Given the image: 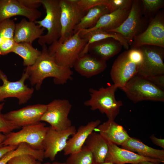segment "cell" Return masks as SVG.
Here are the masks:
<instances>
[{
    "label": "cell",
    "instance_id": "cb8c5ba5",
    "mask_svg": "<svg viewBox=\"0 0 164 164\" xmlns=\"http://www.w3.org/2000/svg\"><path fill=\"white\" fill-rule=\"evenodd\" d=\"M121 148L142 156L159 159L164 162V150L154 149L144 144L140 140L130 137L121 145Z\"/></svg>",
    "mask_w": 164,
    "mask_h": 164
},
{
    "label": "cell",
    "instance_id": "d6a6232c",
    "mask_svg": "<svg viewBox=\"0 0 164 164\" xmlns=\"http://www.w3.org/2000/svg\"><path fill=\"white\" fill-rule=\"evenodd\" d=\"M36 160L33 155L25 154L13 157L6 164H36Z\"/></svg>",
    "mask_w": 164,
    "mask_h": 164
},
{
    "label": "cell",
    "instance_id": "ab89813d",
    "mask_svg": "<svg viewBox=\"0 0 164 164\" xmlns=\"http://www.w3.org/2000/svg\"><path fill=\"white\" fill-rule=\"evenodd\" d=\"M150 138L153 143L164 149V140L161 138H158L154 135L150 136Z\"/></svg>",
    "mask_w": 164,
    "mask_h": 164
},
{
    "label": "cell",
    "instance_id": "2e32d148",
    "mask_svg": "<svg viewBox=\"0 0 164 164\" xmlns=\"http://www.w3.org/2000/svg\"><path fill=\"white\" fill-rule=\"evenodd\" d=\"M41 15L40 11L26 8L19 0H0V23L16 16H24L34 22Z\"/></svg>",
    "mask_w": 164,
    "mask_h": 164
},
{
    "label": "cell",
    "instance_id": "5b68a950",
    "mask_svg": "<svg viewBox=\"0 0 164 164\" xmlns=\"http://www.w3.org/2000/svg\"><path fill=\"white\" fill-rule=\"evenodd\" d=\"M46 9V15L42 20L34 22L41 27L46 29L47 32L38 39V43L42 46L50 45L59 39L61 36V11L58 0H40Z\"/></svg>",
    "mask_w": 164,
    "mask_h": 164
},
{
    "label": "cell",
    "instance_id": "3957f363",
    "mask_svg": "<svg viewBox=\"0 0 164 164\" xmlns=\"http://www.w3.org/2000/svg\"><path fill=\"white\" fill-rule=\"evenodd\" d=\"M118 88L113 84L98 90L90 88V98L85 101L84 104L90 107L92 110H98L105 114L108 119L114 120L123 105L122 101H117L115 98V93Z\"/></svg>",
    "mask_w": 164,
    "mask_h": 164
},
{
    "label": "cell",
    "instance_id": "e575fe53",
    "mask_svg": "<svg viewBox=\"0 0 164 164\" xmlns=\"http://www.w3.org/2000/svg\"><path fill=\"white\" fill-rule=\"evenodd\" d=\"M108 0H77L79 6L84 11L87 12L92 8L102 5H108Z\"/></svg>",
    "mask_w": 164,
    "mask_h": 164
},
{
    "label": "cell",
    "instance_id": "8d00e7d4",
    "mask_svg": "<svg viewBox=\"0 0 164 164\" xmlns=\"http://www.w3.org/2000/svg\"><path fill=\"white\" fill-rule=\"evenodd\" d=\"M154 85L164 91V75L146 77Z\"/></svg>",
    "mask_w": 164,
    "mask_h": 164
},
{
    "label": "cell",
    "instance_id": "f1b7e54d",
    "mask_svg": "<svg viewBox=\"0 0 164 164\" xmlns=\"http://www.w3.org/2000/svg\"><path fill=\"white\" fill-rule=\"evenodd\" d=\"M67 164H94L93 155L84 145L79 151L70 154L66 162Z\"/></svg>",
    "mask_w": 164,
    "mask_h": 164
},
{
    "label": "cell",
    "instance_id": "ffe728a7",
    "mask_svg": "<svg viewBox=\"0 0 164 164\" xmlns=\"http://www.w3.org/2000/svg\"><path fill=\"white\" fill-rule=\"evenodd\" d=\"M130 9H120L103 15L93 27L80 31V36L82 37L88 32L98 29L110 31L118 28L126 18Z\"/></svg>",
    "mask_w": 164,
    "mask_h": 164
},
{
    "label": "cell",
    "instance_id": "277c9868",
    "mask_svg": "<svg viewBox=\"0 0 164 164\" xmlns=\"http://www.w3.org/2000/svg\"><path fill=\"white\" fill-rule=\"evenodd\" d=\"M120 89L134 103L143 101H164V91L154 85L146 77L138 74L130 79Z\"/></svg>",
    "mask_w": 164,
    "mask_h": 164
},
{
    "label": "cell",
    "instance_id": "d590c367",
    "mask_svg": "<svg viewBox=\"0 0 164 164\" xmlns=\"http://www.w3.org/2000/svg\"><path fill=\"white\" fill-rule=\"evenodd\" d=\"M16 43L13 39L1 42L0 43V55H5L13 52Z\"/></svg>",
    "mask_w": 164,
    "mask_h": 164
},
{
    "label": "cell",
    "instance_id": "f546056e",
    "mask_svg": "<svg viewBox=\"0 0 164 164\" xmlns=\"http://www.w3.org/2000/svg\"><path fill=\"white\" fill-rule=\"evenodd\" d=\"M15 23L10 19L0 23V43L6 40L13 39Z\"/></svg>",
    "mask_w": 164,
    "mask_h": 164
},
{
    "label": "cell",
    "instance_id": "4dcf8cb0",
    "mask_svg": "<svg viewBox=\"0 0 164 164\" xmlns=\"http://www.w3.org/2000/svg\"><path fill=\"white\" fill-rule=\"evenodd\" d=\"M141 2L143 12L147 14L153 13L162 8L164 2L163 0H142Z\"/></svg>",
    "mask_w": 164,
    "mask_h": 164
},
{
    "label": "cell",
    "instance_id": "484cf974",
    "mask_svg": "<svg viewBox=\"0 0 164 164\" xmlns=\"http://www.w3.org/2000/svg\"><path fill=\"white\" fill-rule=\"evenodd\" d=\"M109 13L110 12L106 4L100 5L92 8L87 12L76 26L73 33L93 27L101 16Z\"/></svg>",
    "mask_w": 164,
    "mask_h": 164
},
{
    "label": "cell",
    "instance_id": "1f68e13d",
    "mask_svg": "<svg viewBox=\"0 0 164 164\" xmlns=\"http://www.w3.org/2000/svg\"><path fill=\"white\" fill-rule=\"evenodd\" d=\"M133 0H108V6L110 12L118 9L131 8Z\"/></svg>",
    "mask_w": 164,
    "mask_h": 164
},
{
    "label": "cell",
    "instance_id": "f35d334b",
    "mask_svg": "<svg viewBox=\"0 0 164 164\" xmlns=\"http://www.w3.org/2000/svg\"><path fill=\"white\" fill-rule=\"evenodd\" d=\"M18 146H5L0 147V159L7 152L16 149Z\"/></svg>",
    "mask_w": 164,
    "mask_h": 164
},
{
    "label": "cell",
    "instance_id": "6da1fadb",
    "mask_svg": "<svg viewBox=\"0 0 164 164\" xmlns=\"http://www.w3.org/2000/svg\"><path fill=\"white\" fill-rule=\"evenodd\" d=\"M42 46L41 54L35 63L24 70L28 75L31 85L39 90L43 80L47 77H53L56 84H63L72 80L73 73L71 68L57 64L49 53L46 45Z\"/></svg>",
    "mask_w": 164,
    "mask_h": 164
},
{
    "label": "cell",
    "instance_id": "52a82bcc",
    "mask_svg": "<svg viewBox=\"0 0 164 164\" xmlns=\"http://www.w3.org/2000/svg\"><path fill=\"white\" fill-rule=\"evenodd\" d=\"M72 105L65 99H56L47 104L46 109L40 121H45L53 129L58 131L67 129L72 125L68 115Z\"/></svg>",
    "mask_w": 164,
    "mask_h": 164
},
{
    "label": "cell",
    "instance_id": "d6986e66",
    "mask_svg": "<svg viewBox=\"0 0 164 164\" xmlns=\"http://www.w3.org/2000/svg\"><path fill=\"white\" fill-rule=\"evenodd\" d=\"M101 122L100 120H97L80 126L72 137L67 140L63 150L64 155H70L80 151L84 145L89 135L101 124Z\"/></svg>",
    "mask_w": 164,
    "mask_h": 164
},
{
    "label": "cell",
    "instance_id": "b9f144b4",
    "mask_svg": "<svg viewBox=\"0 0 164 164\" xmlns=\"http://www.w3.org/2000/svg\"><path fill=\"white\" fill-rule=\"evenodd\" d=\"M5 138V135L3 133H0V147L3 146L2 143Z\"/></svg>",
    "mask_w": 164,
    "mask_h": 164
},
{
    "label": "cell",
    "instance_id": "d4e9b609",
    "mask_svg": "<svg viewBox=\"0 0 164 164\" xmlns=\"http://www.w3.org/2000/svg\"><path fill=\"white\" fill-rule=\"evenodd\" d=\"M85 144L93 155L94 163H102L105 161L108 152V142L99 133L92 132Z\"/></svg>",
    "mask_w": 164,
    "mask_h": 164
},
{
    "label": "cell",
    "instance_id": "ee69618b",
    "mask_svg": "<svg viewBox=\"0 0 164 164\" xmlns=\"http://www.w3.org/2000/svg\"><path fill=\"white\" fill-rule=\"evenodd\" d=\"M94 164H115L111 162H109L104 161V162H103L102 163H94Z\"/></svg>",
    "mask_w": 164,
    "mask_h": 164
},
{
    "label": "cell",
    "instance_id": "7402d4cb",
    "mask_svg": "<svg viewBox=\"0 0 164 164\" xmlns=\"http://www.w3.org/2000/svg\"><path fill=\"white\" fill-rule=\"evenodd\" d=\"M123 46L117 40L108 38L90 44L87 49L88 53L101 60H108L119 53Z\"/></svg>",
    "mask_w": 164,
    "mask_h": 164
},
{
    "label": "cell",
    "instance_id": "30bf717a",
    "mask_svg": "<svg viewBox=\"0 0 164 164\" xmlns=\"http://www.w3.org/2000/svg\"><path fill=\"white\" fill-rule=\"evenodd\" d=\"M27 72L24 70L21 78L16 81L8 80L7 76L0 69V79L3 84L0 86V102L8 97H16L20 105L26 103L31 97L34 92L32 87L29 88L25 84L28 79Z\"/></svg>",
    "mask_w": 164,
    "mask_h": 164
},
{
    "label": "cell",
    "instance_id": "7c38bea8",
    "mask_svg": "<svg viewBox=\"0 0 164 164\" xmlns=\"http://www.w3.org/2000/svg\"><path fill=\"white\" fill-rule=\"evenodd\" d=\"M140 66L129 58L127 50L121 53L114 61L110 72L114 84L120 89L138 74Z\"/></svg>",
    "mask_w": 164,
    "mask_h": 164
},
{
    "label": "cell",
    "instance_id": "44dd1931",
    "mask_svg": "<svg viewBox=\"0 0 164 164\" xmlns=\"http://www.w3.org/2000/svg\"><path fill=\"white\" fill-rule=\"evenodd\" d=\"M45 29L34 22L23 19L19 22L15 23L13 39L17 43L25 42L32 44L35 39L42 36Z\"/></svg>",
    "mask_w": 164,
    "mask_h": 164
},
{
    "label": "cell",
    "instance_id": "ac0fdd59",
    "mask_svg": "<svg viewBox=\"0 0 164 164\" xmlns=\"http://www.w3.org/2000/svg\"><path fill=\"white\" fill-rule=\"evenodd\" d=\"M107 67L106 61L88 53L80 56L73 67L78 73L87 78L102 73Z\"/></svg>",
    "mask_w": 164,
    "mask_h": 164
},
{
    "label": "cell",
    "instance_id": "9c48e42d",
    "mask_svg": "<svg viewBox=\"0 0 164 164\" xmlns=\"http://www.w3.org/2000/svg\"><path fill=\"white\" fill-rule=\"evenodd\" d=\"M144 45H151L164 48V15L163 11L157 14L150 21L143 32L136 36L131 48Z\"/></svg>",
    "mask_w": 164,
    "mask_h": 164
},
{
    "label": "cell",
    "instance_id": "7a4b0ae2",
    "mask_svg": "<svg viewBox=\"0 0 164 164\" xmlns=\"http://www.w3.org/2000/svg\"><path fill=\"white\" fill-rule=\"evenodd\" d=\"M78 31L63 42L58 40L48 48L49 54L58 65L71 68L80 56L87 41Z\"/></svg>",
    "mask_w": 164,
    "mask_h": 164
},
{
    "label": "cell",
    "instance_id": "836d02e7",
    "mask_svg": "<svg viewBox=\"0 0 164 164\" xmlns=\"http://www.w3.org/2000/svg\"><path fill=\"white\" fill-rule=\"evenodd\" d=\"M4 104V102L0 103V133L6 135L19 128L11 124L4 117L1 112Z\"/></svg>",
    "mask_w": 164,
    "mask_h": 164
},
{
    "label": "cell",
    "instance_id": "603a6c76",
    "mask_svg": "<svg viewBox=\"0 0 164 164\" xmlns=\"http://www.w3.org/2000/svg\"><path fill=\"white\" fill-rule=\"evenodd\" d=\"M99 133L107 141L121 145L131 137L123 127L114 120L108 119L97 127Z\"/></svg>",
    "mask_w": 164,
    "mask_h": 164
},
{
    "label": "cell",
    "instance_id": "60d3db41",
    "mask_svg": "<svg viewBox=\"0 0 164 164\" xmlns=\"http://www.w3.org/2000/svg\"><path fill=\"white\" fill-rule=\"evenodd\" d=\"M36 164H67L65 162H54L52 163L50 162H46L44 163H42L41 162L39 161H37Z\"/></svg>",
    "mask_w": 164,
    "mask_h": 164
},
{
    "label": "cell",
    "instance_id": "4fadbf2b",
    "mask_svg": "<svg viewBox=\"0 0 164 164\" xmlns=\"http://www.w3.org/2000/svg\"><path fill=\"white\" fill-rule=\"evenodd\" d=\"M76 130L75 126L73 125L61 131L48 127L43 142L44 158L54 161L58 153L63 150L69 137L74 134Z\"/></svg>",
    "mask_w": 164,
    "mask_h": 164
},
{
    "label": "cell",
    "instance_id": "ba28073f",
    "mask_svg": "<svg viewBox=\"0 0 164 164\" xmlns=\"http://www.w3.org/2000/svg\"><path fill=\"white\" fill-rule=\"evenodd\" d=\"M77 0H60L61 36L58 40L63 42L73 34L74 29L87 12L78 5Z\"/></svg>",
    "mask_w": 164,
    "mask_h": 164
},
{
    "label": "cell",
    "instance_id": "e0dca14e",
    "mask_svg": "<svg viewBox=\"0 0 164 164\" xmlns=\"http://www.w3.org/2000/svg\"><path fill=\"white\" fill-rule=\"evenodd\" d=\"M107 142L108 152L105 161L115 164H138L143 161H148L156 164L161 162L159 159L144 157L136 153L120 148L110 142Z\"/></svg>",
    "mask_w": 164,
    "mask_h": 164
},
{
    "label": "cell",
    "instance_id": "9a60e30c",
    "mask_svg": "<svg viewBox=\"0 0 164 164\" xmlns=\"http://www.w3.org/2000/svg\"><path fill=\"white\" fill-rule=\"evenodd\" d=\"M142 13L141 1L133 0L125 19L118 27L110 31L120 34L131 46L140 29L142 21Z\"/></svg>",
    "mask_w": 164,
    "mask_h": 164
},
{
    "label": "cell",
    "instance_id": "7bdbcfd3",
    "mask_svg": "<svg viewBox=\"0 0 164 164\" xmlns=\"http://www.w3.org/2000/svg\"><path fill=\"white\" fill-rule=\"evenodd\" d=\"M138 164H156L148 161H143L139 162Z\"/></svg>",
    "mask_w": 164,
    "mask_h": 164
},
{
    "label": "cell",
    "instance_id": "8fae6325",
    "mask_svg": "<svg viewBox=\"0 0 164 164\" xmlns=\"http://www.w3.org/2000/svg\"><path fill=\"white\" fill-rule=\"evenodd\" d=\"M138 48L142 52L143 59L138 74L145 77L164 75V48L151 45Z\"/></svg>",
    "mask_w": 164,
    "mask_h": 164
},
{
    "label": "cell",
    "instance_id": "74e56055",
    "mask_svg": "<svg viewBox=\"0 0 164 164\" xmlns=\"http://www.w3.org/2000/svg\"><path fill=\"white\" fill-rule=\"evenodd\" d=\"M26 7L30 9H37L41 5L40 0H19Z\"/></svg>",
    "mask_w": 164,
    "mask_h": 164
},
{
    "label": "cell",
    "instance_id": "5bb4252c",
    "mask_svg": "<svg viewBox=\"0 0 164 164\" xmlns=\"http://www.w3.org/2000/svg\"><path fill=\"white\" fill-rule=\"evenodd\" d=\"M46 108L47 105L39 104L11 111L3 115L11 124L19 128L40 121Z\"/></svg>",
    "mask_w": 164,
    "mask_h": 164
},
{
    "label": "cell",
    "instance_id": "4316f807",
    "mask_svg": "<svg viewBox=\"0 0 164 164\" xmlns=\"http://www.w3.org/2000/svg\"><path fill=\"white\" fill-rule=\"evenodd\" d=\"M81 37L85 38L87 42L80 56L88 53L87 49L90 44L108 38H112L118 41L121 44L123 47L127 50H128L130 46L127 41L120 34L101 29H97L88 32Z\"/></svg>",
    "mask_w": 164,
    "mask_h": 164
},
{
    "label": "cell",
    "instance_id": "83f0119b",
    "mask_svg": "<svg viewBox=\"0 0 164 164\" xmlns=\"http://www.w3.org/2000/svg\"><path fill=\"white\" fill-rule=\"evenodd\" d=\"M14 53L23 60V65L26 67L33 65L41 54V51L34 48L32 44L25 42L16 43Z\"/></svg>",
    "mask_w": 164,
    "mask_h": 164
},
{
    "label": "cell",
    "instance_id": "8992f818",
    "mask_svg": "<svg viewBox=\"0 0 164 164\" xmlns=\"http://www.w3.org/2000/svg\"><path fill=\"white\" fill-rule=\"evenodd\" d=\"M46 125L40 121L24 126L18 132H11L5 135L2 145L18 146L25 143L34 149L43 150V142L48 128Z\"/></svg>",
    "mask_w": 164,
    "mask_h": 164
}]
</instances>
